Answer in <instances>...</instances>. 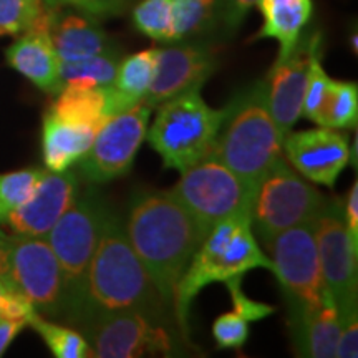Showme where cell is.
Masks as SVG:
<instances>
[{
	"label": "cell",
	"instance_id": "cell-1",
	"mask_svg": "<svg viewBox=\"0 0 358 358\" xmlns=\"http://www.w3.org/2000/svg\"><path fill=\"white\" fill-rule=\"evenodd\" d=\"M123 224L133 250L173 310L178 282L204 241L198 222L169 191L140 189L131 196Z\"/></svg>",
	"mask_w": 358,
	"mask_h": 358
},
{
	"label": "cell",
	"instance_id": "cell-2",
	"mask_svg": "<svg viewBox=\"0 0 358 358\" xmlns=\"http://www.w3.org/2000/svg\"><path fill=\"white\" fill-rule=\"evenodd\" d=\"M133 310L171 327L174 313L163 301L131 244L124 224L113 209L106 214L101 237L85 279L82 312L77 327L93 313ZM176 322V320H174Z\"/></svg>",
	"mask_w": 358,
	"mask_h": 358
},
{
	"label": "cell",
	"instance_id": "cell-3",
	"mask_svg": "<svg viewBox=\"0 0 358 358\" xmlns=\"http://www.w3.org/2000/svg\"><path fill=\"white\" fill-rule=\"evenodd\" d=\"M252 268L274 271L257 243L250 219L229 217L217 222L194 252L174 292V320L182 340L189 338V310L201 290L216 282L244 277Z\"/></svg>",
	"mask_w": 358,
	"mask_h": 358
},
{
	"label": "cell",
	"instance_id": "cell-4",
	"mask_svg": "<svg viewBox=\"0 0 358 358\" xmlns=\"http://www.w3.org/2000/svg\"><path fill=\"white\" fill-rule=\"evenodd\" d=\"M226 108L213 153L256 189L264 174L284 158L282 136L268 111L266 83L245 88Z\"/></svg>",
	"mask_w": 358,
	"mask_h": 358
},
{
	"label": "cell",
	"instance_id": "cell-5",
	"mask_svg": "<svg viewBox=\"0 0 358 358\" xmlns=\"http://www.w3.org/2000/svg\"><path fill=\"white\" fill-rule=\"evenodd\" d=\"M146 140L161 156L164 168L182 173L208 156L216 145L227 108L214 110L191 90L161 103Z\"/></svg>",
	"mask_w": 358,
	"mask_h": 358
},
{
	"label": "cell",
	"instance_id": "cell-6",
	"mask_svg": "<svg viewBox=\"0 0 358 358\" xmlns=\"http://www.w3.org/2000/svg\"><path fill=\"white\" fill-rule=\"evenodd\" d=\"M110 209L111 206L96 191L78 192L69 211L45 236L62 267L66 295L65 319L73 325L82 312L88 266Z\"/></svg>",
	"mask_w": 358,
	"mask_h": 358
},
{
	"label": "cell",
	"instance_id": "cell-7",
	"mask_svg": "<svg viewBox=\"0 0 358 358\" xmlns=\"http://www.w3.org/2000/svg\"><path fill=\"white\" fill-rule=\"evenodd\" d=\"M254 191L211 151L185 169L169 192L194 217L206 237L224 219L249 217Z\"/></svg>",
	"mask_w": 358,
	"mask_h": 358
},
{
	"label": "cell",
	"instance_id": "cell-8",
	"mask_svg": "<svg viewBox=\"0 0 358 358\" xmlns=\"http://www.w3.org/2000/svg\"><path fill=\"white\" fill-rule=\"evenodd\" d=\"M327 196L282 158L261 178L250 206V226L266 241L279 232L312 224Z\"/></svg>",
	"mask_w": 358,
	"mask_h": 358
},
{
	"label": "cell",
	"instance_id": "cell-9",
	"mask_svg": "<svg viewBox=\"0 0 358 358\" xmlns=\"http://www.w3.org/2000/svg\"><path fill=\"white\" fill-rule=\"evenodd\" d=\"M262 244L287 299L289 319L319 307L330 295L322 275L313 222L282 231Z\"/></svg>",
	"mask_w": 358,
	"mask_h": 358
},
{
	"label": "cell",
	"instance_id": "cell-10",
	"mask_svg": "<svg viewBox=\"0 0 358 358\" xmlns=\"http://www.w3.org/2000/svg\"><path fill=\"white\" fill-rule=\"evenodd\" d=\"M88 340L92 357L136 358L174 350L169 325L133 310L93 313L78 327Z\"/></svg>",
	"mask_w": 358,
	"mask_h": 358
},
{
	"label": "cell",
	"instance_id": "cell-11",
	"mask_svg": "<svg viewBox=\"0 0 358 358\" xmlns=\"http://www.w3.org/2000/svg\"><path fill=\"white\" fill-rule=\"evenodd\" d=\"M151 108L138 103L111 115L98 128L90 150L82 156L80 174L92 185H106L131 171L138 151L146 140Z\"/></svg>",
	"mask_w": 358,
	"mask_h": 358
},
{
	"label": "cell",
	"instance_id": "cell-12",
	"mask_svg": "<svg viewBox=\"0 0 358 358\" xmlns=\"http://www.w3.org/2000/svg\"><path fill=\"white\" fill-rule=\"evenodd\" d=\"M8 280L32 302L38 313L65 317L66 295L62 267L42 236H10Z\"/></svg>",
	"mask_w": 358,
	"mask_h": 358
},
{
	"label": "cell",
	"instance_id": "cell-13",
	"mask_svg": "<svg viewBox=\"0 0 358 358\" xmlns=\"http://www.w3.org/2000/svg\"><path fill=\"white\" fill-rule=\"evenodd\" d=\"M313 232L325 285L338 313H345L357 307L358 249L348 236L342 199L325 198L313 221Z\"/></svg>",
	"mask_w": 358,
	"mask_h": 358
},
{
	"label": "cell",
	"instance_id": "cell-14",
	"mask_svg": "<svg viewBox=\"0 0 358 358\" xmlns=\"http://www.w3.org/2000/svg\"><path fill=\"white\" fill-rule=\"evenodd\" d=\"M282 153L299 174L327 187L335 186L352 158L345 134L329 127L289 131L282 140Z\"/></svg>",
	"mask_w": 358,
	"mask_h": 358
},
{
	"label": "cell",
	"instance_id": "cell-15",
	"mask_svg": "<svg viewBox=\"0 0 358 358\" xmlns=\"http://www.w3.org/2000/svg\"><path fill=\"white\" fill-rule=\"evenodd\" d=\"M217 69V57L209 45L179 43L158 48L153 82L141 103L151 110L171 98L201 90Z\"/></svg>",
	"mask_w": 358,
	"mask_h": 358
},
{
	"label": "cell",
	"instance_id": "cell-16",
	"mask_svg": "<svg viewBox=\"0 0 358 358\" xmlns=\"http://www.w3.org/2000/svg\"><path fill=\"white\" fill-rule=\"evenodd\" d=\"M77 196V174L69 169L60 173L47 169L32 196L7 217L6 224L13 234L45 237L58 219L69 211Z\"/></svg>",
	"mask_w": 358,
	"mask_h": 358
},
{
	"label": "cell",
	"instance_id": "cell-17",
	"mask_svg": "<svg viewBox=\"0 0 358 358\" xmlns=\"http://www.w3.org/2000/svg\"><path fill=\"white\" fill-rule=\"evenodd\" d=\"M50 10L19 35L6 50L7 64L45 93L57 95L62 90L60 58L50 38Z\"/></svg>",
	"mask_w": 358,
	"mask_h": 358
},
{
	"label": "cell",
	"instance_id": "cell-18",
	"mask_svg": "<svg viewBox=\"0 0 358 358\" xmlns=\"http://www.w3.org/2000/svg\"><path fill=\"white\" fill-rule=\"evenodd\" d=\"M308 66V42H299L289 57L275 60L266 83L267 105L282 140L302 116Z\"/></svg>",
	"mask_w": 358,
	"mask_h": 358
},
{
	"label": "cell",
	"instance_id": "cell-19",
	"mask_svg": "<svg viewBox=\"0 0 358 358\" xmlns=\"http://www.w3.org/2000/svg\"><path fill=\"white\" fill-rule=\"evenodd\" d=\"M50 10V38L60 62H77L113 50L111 40L96 17L75 8Z\"/></svg>",
	"mask_w": 358,
	"mask_h": 358
},
{
	"label": "cell",
	"instance_id": "cell-20",
	"mask_svg": "<svg viewBox=\"0 0 358 358\" xmlns=\"http://www.w3.org/2000/svg\"><path fill=\"white\" fill-rule=\"evenodd\" d=\"M295 350L301 357L335 358L340 335V313L332 295L319 307L289 319Z\"/></svg>",
	"mask_w": 358,
	"mask_h": 358
},
{
	"label": "cell",
	"instance_id": "cell-21",
	"mask_svg": "<svg viewBox=\"0 0 358 358\" xmlns=\"http://www.w3.org/2000/svg\"><path fill=\"white\" fill-rule=\"evenodd\" d=\"M98 129L85 124L69 123L52 113H45L42 124V156L45 169L66 171L92 146Z\"/></svg>",
	"mask_w": 358,
	"mask_h": 358
},
{
	"label": "cell",
	"instance_id": "cell-22",
	"mask_svg": "<svg viewBox=\"0 0 358 358\" xmlns=\"http://www.w3.org/2000/svg\"><path fill=\"white\" fill-rule=\"evenodd\" d=\"M156 58L158 48H146L120 62L113 82L105 87L106 115L122 113L143 101L153 82Z\"/></svg>",
	"mask_w": 358,
	"mask_h": 358
},
{
	"label": "cell",
	"instance_id": "cell-23",
	"mask_svg": "<svg viewBox=\"0 0 358 358\" xmlns=\"http://www.w3.org/2000/svg\"><path fill=\"white\" fill-rule=\"evenodd\" d=\"M264 17V25L254 38H272L279 43L277 60L289 57L301 42L313 13L312 0H259L257 6Z\"/></svg>",
	"mask_w": 358,
	"mask_h": 358
},
{
	"label": "cell",
	"instance_id": "cell-24",
	"mask_svg": "<svg viewBox=\"0 0 358 358\" xmlns=\"http://www.w3.org/2000/svg\"><path fill=\"white\" fill-rule=\"evenodd\" d=\"M48 113L69 123L85 124L98 129L108 118L105 88L66 87L57 93Z\"/></svg>",
	"mask_w": 358,
	"mask_h": 358
},
{
	"label": "cell",
	"instance_id": "cell-25",
	"mask_svg": "<svg viewBox=\"0 0 358 358\" xmlns=\"http://www.w3.org/2000/svg\"><path fill=\"white\" fill-rule=\"evenodd\" d=\"M118 55L110 50L77 62H60L62 88H105L113 82L118 69Z\"/></svg>",
	"mask_w": 358,
	"mask_h": 358
},
{
	"label": "cell",
	"instance_id": "cell-26",
	"mask_svg": "<svg viewBox=\"0 0 358 358\" xmlns=\"http://www.w3.org/2000/svg\"><path fill=\"white\" fill-rule=\"evenodd\" d=\"M320 35L315 34L308 38V66H307V82L306 93H303L302 116L310 120L317 127H324L325 105L329 98V90L332 78L327 75L322 65L320 52Z\"/></svg>",
	"mask_w": 358,
	"mask_h": 358
},
{
	"label": "cell",
	"instance_id": "cell-27",
	"mask_svg": "<svg viewBox=\"0 0 358 358\" xmlns=\"http://www.w3.org/2000/svg\"><path fill=\"white\" fill-rule=\"evenodd\" d=\"M29 325L37 332L48 350L57 358H87L92 357L88 340L82 332L69 329V327L58 325L55 322L43 319L40 313L30 319Z\"/></svg>",
	"mask_w": 358,
	"mask_h": 358
},
{
	"label": "cell",
	"instance_id": "cell-28",
	"mask_svg": "<svg viewBox=\"0 0 358 358\" xmlns=\"http://www.w3.org/2000/svg\"><path fill=\"white\" fill-rule=\"evenodd\" d=\"M217 19V0H173V42L206 32Z\"/></svg>",
	"mask_w": 358,
	"mask_h": 358
},
{
	"label": "cell",
	"instance_id": "cell-29",
	"mask_svg": "<svg viewBox=\"0 0 358 358\" xmlns=\"http://www.w3.org/2000/svg\"><path fill=\"white\" fill-rule=\"evenodd\" d=\"M45 171L47 169L27 168L0 174V226L6 224L7 217L32 196Z\"/></svg>",
	"mask_w": 358,
	"mask_h": 358
},
{
	"label": "cell",
	"instance_id": "cell-30",
	"mask_svg": "<svg viewBox=\"0 0 358 358\" xmlns=\"http://www.w3.org/2000/svg\"><path fill=\"white\" fill-rule=\"evenodd\" d=\"M133 24L156 42H173V0H143L134 7Z\"/></svg>",
	"mask_w": 358,
	"mask_h": 358
},
{
	"label": "cell",
	"instance_id": "cell-31",
	"mask_svg": "<svg viewBox=\"0 0 358 358\" xmlns=\"http://www.w3.org/2000/svg\"><path fill=\"white\" fill-rule=\"evenodd\" d=\"M358 118V88L352 82H330L325 105L324 127L342 129L353 128Z\"/></svg>",
	"mask_w": 358,
	"mask_h": 358
},
{
	"label": "cell",
	"instance_id": "cell-32",
	"mask_svg": "<svg viewBox=\"0 0 358 358\" xmlns=\"http://www.w3.org/2000/svg\"><path fill=\"white\" fill-rule=\"evenodd\" d=\"M45 10L42 0H0V37L25 32Z\"/></svg>",
	"mask_w": 358,
	"mask_h": 358
},
{
	"label": "cell",
	"instance_id": "cell-33",
	"mask_svg": "<svg viewBox=\"0 0 358 358\" xmlns=\"http://www.w3.org/2000/svg\"><path fill=\"white\" fill-rule=\"evenodd\" d=\"M213 337L219 348H241L248 342L249 322L237 312L219 315L213 324Z\"/></svg>",
	"mask_w": 358,
	"mask_h": 358
},
{
	"label": "cell",
	"instance_id": "cell-34",
	"mask_svg": "<svg viewBox=\"0 0 358 358\" xmlns=\"http://www.w3.org/2000/svg\"><path fill=\"white\" fill-rule=\"evenodd\" d=\"M241 282H243V277H232V279L224 282L227 290H229V294H231L234 312L239 313L241 317H244L248 322H256V320L266 319V317L272 315V313L275 312L274 307L249 299L248 295L243 292Z\"/></svg>",
	"mask_w": 358,
	"mask_h": 358
},
{
	"label": "cell",
	"instance_id": "cell-35",
	"mask_svg": "<svg viewBox=\"0 0 358 358\" xmlns=\"http://www.w3.org/2000/svg\"><path fill=\"white\" fill-rule=\"evenodd\" d=\"M48 8L66 7L90 13L93 17L120 15L131 0H42Z\"/></svg>",
	"mask_w": 358,
	"mask_h": 358
},
{
	"label": "cell",
	"instance_id": "cell-36",
	"mask_svg": "<svg viewBox=\"0 0 358 358\" xmlns=\"http://www.w3.org/2000/svg\"><path fill=\"white\" fill-rule=\"evenodd\" d=\"M35 313L38 312L35 310L32 302L13 287L12 282L8 280L2 292V297H0V320L25 322L29 325L30 319H32Z\"/></svg>",
	"mask_w": 358,
	"mask_h": 358
},
{
	"label": "cell",
	"instance_id": "cell-37",
	"mask_svg": "<svg viewBox=\"0 0 358 358\" xmlns=\"http://www.w3.org/2000/svg\"><path fill=\"white\" fill-rule=\"evenodd\" d=\"M257 2L259 0H217V19L222 22L224 30L229 35L237 32Z\"/></svg>",
	"mask_w": 358,
	"mask_h": 358
},
{
	"label": "cell",
	"instance_id": "cell-38",
	"mask_svg": "<svg viewBox=\"0 0 358 358\" xmlns=\"http://www.w3.org/2000/svg\"><path fill=\"white\" fill-rule=\"evenodd\" d=\"M337 358L358 357V312L357 307L340 313V335L337 343Z\"/></svg>",
	"mask_w": 358,
	"mask_h": 358
},
{
	"label": "cell",
	"instance_id": "cell-39",
	"mask_svg": "<svg viewBox=\"0 0 358 358\" xmlns=\"http://www.w3.org/2000/svg\"><path fill=\"white\" fill-rule=\"evenodd\" d=\"M343 219L350 236L352 244L358 249V181H355L348 191L345 203H343Z\"/></svg>",
	"mask_w": 358,
	"mask_h": 358
},
{
	"label": "cell",
	"instance_id": "cell-40",
	"mask_svg": "<svg viewBox=\"0 0 358 358\" xmlns=\"http://www.w3.org/2000/svg\"><path fill=\"white\" fill-rule=\"evenodd\" d=\"M25 327V322L0 320V357L7 352L10 343L17 338V335H19Z\"/></svg>",
	"mask_w": 358,
	"mask_h": 358
},
{
	"label": "cell",
	"instance_id": "cell-41",
	"mask_svg": "<svg viewBox=\"0 0 358 358\" xmlns=\"http://www.w3.org/2000/svg\"><path fill=\"white\" fill-rule=\"evenodd\" d=\"M8 248H10V236L0 231V277L7 275L8 271Z\"/></svg>",
	"mask_w": 358,
	"mask_h": 358
},
{
	"label": "cell",
	"instance_id": "cell-42",
	"mask_svg": "<svg viewBox=\"0 0 358 358\" xmlns=\"http://www.w3.org/2000/svg\"><path fill=\"white\" fill-rule=\"evenodd\" d=\"M7 282H8L7 275H2V277H0V297H2V292H3V289H6Z\"/></svg>",
	"mask_w": 358,
	"mask_h": 358
}]
</instances>
